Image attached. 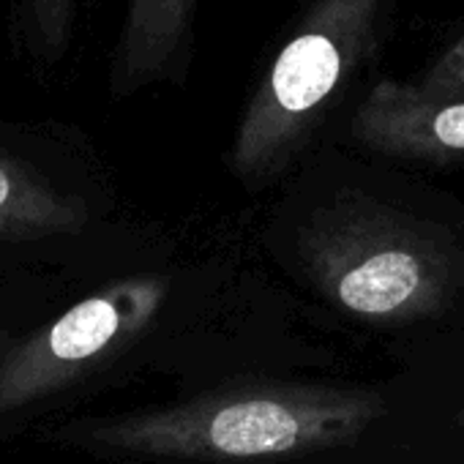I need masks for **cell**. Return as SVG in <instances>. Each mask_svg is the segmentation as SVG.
Masks as SVG:
<instances>
[{"instance_id": "obj_1", "label": "cell", "mask_w": 464, "mask_h": 464, "mask_svg": "<svg viewBox=\"0 0 464 464\" xmlns=\"http://www.w3.org/2000/svg\"><path fill=\"white\" fill-rule=\"evenodd\" d=\"M312 285L369 323H410L448 306L464 252L437 224L366 197H336L298 236Z\"/></svg>"}, {"instance_id": "obj_2", "label": "cell", "mask_w": 464, "mask_h": 464, "mask_svg": "<svg viewBox=\"0 0 464 464\" xmlns=\"http://www.w3.org/2000/svg\"><path fill=\"white\" fill-rule=\"evenodd\" d=\"M382 415L377 391L249 380L142 418L121 440L159 456L246 464L350 445Z\"/></svg>"}, {"instance_id": "obj_3", "label": "cell", "mask_w": 464, "mask_h": 464, "mask_svg": "<svg viewBox=\"0 0 464 464\" xmlns=\"http://www.w3.org/2000/svg\"><path fill=\"white\" fill-rule=\"evenodd\" d=\"M385 0H312L271 61L232 137L241 180H271L304 148L320 118L374 47Z\"/></svg>"}, {"instance_id": "obj_4", "label": "cell", "mask_w": 464, "mask_h": 464, "mask_svg": "<svg viewBox=\"0 0 464 464\" xmlns=\"http://www.w3.org/2000/svg\"><path fill=\"white\" fill-rule=\"evenodd\" d=\"M353 134L369 148L399 159H464V88L382 80L358 104Z\"/></svg>"}, {"instance_id": "obj_5", "label": "cell", "mask_w": 464, "mask_h": 464, "mask_svg": "<svg viewBox=\"0 0 464 464\" xmlns=\"http://www.w3.org/2000/svg\"><path fill=\"white\" fill-rule=\"evenodd\" d=\"M197 0H126L112 91L134 93L172 74L180 63Z\"/></svg>"}, {"instance_id": "obj_6", "label": "cell", "mask_w": 464, "mask_h": 464, "mask_svg": "<svg viewBox=\"0 0 464 464\" xmlns=\"http://www.w3.org/2000/svg\"><path fill=\"white\" fill-rule=\"evenodd\" d=\"M85 224L88 208L80 197L20 156L0 150V244L74 236Z\"/></svg>"}, {"instance_id": "obj_7", "label": "cell", "mask_w": 464, "mask_h": 464, "mask_svg": "<svg viewBox=\"0 0 464 464\" xmlns=\"http://www.w3.org/2000/svg\"><path fill=\"white\" fill-rule=\"evenodd\" d=\"M80 0H25L28 25L36 47L44 53H61L72 36L74 14Z\"/></svg>"}, {"instance_id": "obj_8", "label": "cell", "mask_w": 464, "mask_h": 464, "mask_svg": "<svg viewBox=\"0 0 464 464\" xmlns=\"http://www.w3.org/2000/svg\"><path fill=\"white\" fill-rule=\"evenodd\" d=\"M426 88H464V39H459L420 80Z\"/></svg>"}, {"instance_id": "obj_9", "label": "cell", "mask_w": 464, "mask_h": 464, "mask_svg": "<svg viewBox=\"0 0 464 464\" xmlns=\"http://www.w3.org/2000/svg\"><path fill=\"white\" fill-rule=\"evenodd\" d=\"M459 423H461V429H464V407H461V412H459Z\"/></svg>"}]
</instances>
